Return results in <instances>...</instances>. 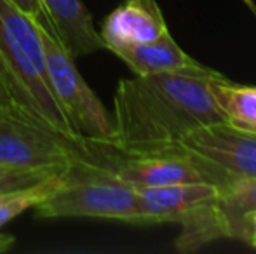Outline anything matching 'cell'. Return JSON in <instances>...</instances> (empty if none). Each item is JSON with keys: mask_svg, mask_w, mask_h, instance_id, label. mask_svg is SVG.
I'll use <instances>...</instances> for the list:
<instances>
[{"mask_svg": "<svg viewBox=\"0 0 256 254\" xmlns=\"http://www.w3.org/2000/svg\"><path fill=\"white\" fill-rule=\"evenodd\" d=\"M63 171L24 169V167H12L0 164V195L14 190H23V188L28 187H35V185L42 183L51 176L63 173Z\"/></svg>", "mask_w": 256, "mask_h": 254, "instance_id": "obj_15", "label": "cell"}, {"mask_svg": "<svg viewBox=\"0 0 256 254\" xmlns=\"http://www.w3.org/2000/svg\"><path fill=\"white\" fill-rule=\"evenodd\" d=\"M138 204L131 225L148 227L158 223H182L185 218L211 202L220 188L209 183H172L136 188Z\"/></svg>", "mask_w": 256, "mask_h": 254, "instance_id": "obj_9", "label": "cell"}, {"mask_svg": "<svg viewBox=\"0 0 256 254\" xmlns=\"http://www.w3.org/2000/svg\"><path fill=\"white\" fill-rule=\"evenodd\" d=\"M88 157V143L64 138L12 103L0 108V164L63 171L74 160Z\"/></svg>", "mask_w": 256, "mask_h": 254, "instance_id": "obj_6", "label": "cell"}, {"mask_svg": "<svg viewBox=\"0 0 256 254\" xmlns=\"http://www.w3.org/2000/svg\"><path fill=\"white\" fill-rule=\"evenodd\" d=\"M0 80L12 105L77 141L52 91L40 26L10 0H0Z\"/></svg>", "mask_w": 256, "mask_h": 254, "instance_id": "obj_2", "label": "cell"}, {"mask_svg": "<svg viewBox=\"0 0 256 254\" xmlns=\"http://www.w3.org/2000/svg\"><path fill=\"white\" fill-rule=\"evenodd\" d=\"M115 56L122 59L134 75H152V73H183L196 75L204 78H223V75L209 66L190 58L171 37L164 33L157 40L138 45H124V47L110 49Z\"/></svg>", "mask_w": 256, "mask_h": 254, "instance_id": "obj_10", "label": "cell"}, {"mask_svg": "<svg viewBox=\"0 0 256 254\" xmlns=\"http://www.w3.org/2000/svg\"><path fill=\"white\" fill-rule=\"evenodd\" d=\"M256 213V178L236 180L218 195L182 221L174 248L196 253L216 241L251 242L253 214Z\"/></svg>", "mask_w": 256, "mask_h": 254, "instance_id": "obj_7", "label": "cell"}, {"mask_svg": "<svg viewBox=\"0 0 256 254\" xmlns=\"http://www.w3.org/2000/svg\"><path fill=\"white\" fill-rule=\"evenodd\" d=\"M240 2H242L244 5H246L248 9H250L251 12H253V16L256 17V3L253 2V0H240Z\"/></svg>", "mask_w": 256, "mask_h": 254, "instance_id": "obj_20", "label": "cell"}, {"mask_svg": "<svg viewBox=\"0 0 256 254\" xmlns=\"http://www.w3.org/2000/svg\"><path fill=\"white\" fill-rule=\"evenodd\" d=\"M100 146L104 152H98L94 145H89L88 160L110 169L115 176L134 188L172 183H209L222 190L236 181L220 166L182 148L150 155H129L112 146Z\"/></svg>", "mask_w": 256, "mask_h": 254, "instance_id": "obj_4", "label": "cell"}, {"mask_svg": "<svg viewBox=\"0 0 256 254\" xmlns=\"http://www.w3.org/2000/svg\"><path fill=\"white\" fill-rule=\"evenodd\" d=\"M60 44L74 59L104 49L92 16L82 0H40Z\"/></svg>", "mask_w": 256, "mask_h": 254, "instance_id": "obj_12", "label": "cell"}, {"mask_svg": "<svg viewBox=\"0 0 256 254\" xmlns=\"http://www.w3.org/2000/svg\"><path fill=\"white\" fill-rule=\"evenodd\" d=\"M40 37L52 91L66 113L75 139L80 143L110 146L114 139L112 113L88 85L75 66V59L64 51L54 33L40 26Z\"/></svg>", "mask_w": 256, "mask_h": 254, "instance_id": "obj_5", "label": "cell"}, {"mask_svg": "<svg viewBox=\"0 0 256 254\" xmlns=\"http://www.w3.org/2000/svg\"><path fill=\"white\" fill-rule=\"evenodd\" d=\"M209 89L228 126L256 134V87L237 85L223 77L209 80Z\"/></svg>", "mask_w": 256, "mask_h": 254, "instance_id": "obj_13", "label": "cell"}, {"mask_svg": "<svg viewBox=\"0 0 256 254\" xmlns=\"http://www.w3.org/2000/svg\"><path fill=\"white\" fill-rule=\"evenodd\" d=\"M61 174L63 173L56 174V176H51L49 180L42 181V183L35 185V187L2 193V195H0V230H2L4 225H7L10 220L20 216L24 211L34 209L38 202H42L46 197L51 195L58 188V185H60Z\"/></svg>", "mask_w": 256, "mask_h": 254, "instance_id": "obj_14", "label": "cell"}, {"mask_svg": "<svg viewBox=\"0 0 256 254\" xmlns=\"http://www.w3.org/2000/svg\"><path fill=\"white\" fill-rule=\"evenodd\" d=\"M10 2H12L23 14H26L28 17H32L35 23L40 24L44 30L54 33L52 24H51V21H49L48 14H46V9H44V5H42L40 0H10ZM54 37H56V35H54Z\"/></svg>", "mask_w": 256, "mask_h": 254, "instance_id": "obj_16", "label": "cell"}, {"mask_svg": "<svg viewBox=\"0 0 256 254\" xmlns=\"http://www.w3.org/2000/svg\"><path fill=\"white\" fill-rule=\"evenodd\" d=\"M112 148L129 155L164 153L188 132L226 124L209 89V78L152 73L122 78L114 96Z\"/></svg>", "mask_w": 256, "mask_h": 254, "instance_id": "obj_1", "label": "cell"}, {"mask_svg": "<svg viewBox=\"0 0 256 254\" xmlns=\"http://www.w3.org/2000/svg\"><path fill=\"white\" fill-rule=\"evenodd\" d=\"M136 204L138 192L134 187L100 164L77 159L63 171L56 190L34 209L35 216L44 220L102 218L131 225Z\"/></svg>", "mask_w": 256, "mask_h": 254, "instance_id": "obj_3", "label": "cell"}, {"mask_svg": "<svg viewBox=\"0 0 256 254\" xmlns=\"http://www.w3.org/2000/svg\"><path fill=\"white\" fill-rule=\"evenodd\" d=\"M14 242H16V239H14L12 235L4 234V232L0 230V253L9 251V249L14 246Z\"/></svg>", "mask_w": 256, "mask_h": 254, "instance_id": "obj_17", "label": "cell"}, {"mask_svg": "<svg viewBox=\"0 0 256 254\" xmlns=\"http://www.w3.org/2000/svg\"><path fill=\"white\" fill-rule=\"evenodd\" d=\"M164 14L155 0H124L115 7L102 26L104 49L138 45L168 33Z\"/></svg>", "mask_w": 256, "mask_h": 254, "instance_id": "obj_11", "label": "cell"}, {"mask_svg": "<svg viewBox=\"0 0 256 254\" xmlns=\"http://www.w3.org/2000/svg\"><path fill=\"white\" fill-rule=\"evenodd\" d=\"M250 246H254L256 248V213L253 214V228H251V242Z\"/></svg>", "mask_w": 256, "mask_h": 254, "instance_id": "obj_19", "label": "cell"}, {"mask_svg": "<svg viewBox=\"0 0 256 254\" xmlns=\"http://www.w3.org/2000/svg\"><path fill=\"white\" fill-rule=\"evenodd\" d=\"M9 103H10V99H9V96H7L6 89H4L2 80H0V108L6 106V105H9Z\"/></svg>", "mask_w": 256, "mask_h": 254, "instance_id": "obj_18", "label": "cell"}, {"mask_svg": "<svg viewBox=\"0 0 256 254\" xmlns=\"http://www.w3.org/2000/svg\"><path fill=\"white\" fill-rule=\"evenodd\" d=\"M176 148L186 150L222 167L234 180L256 178V134L228 124H211L185 134Z\"/></svg>", "mask_w": 256, "mask_h": 254, "instance_id": "obj_8", "label": "cell"}]
</instances>
